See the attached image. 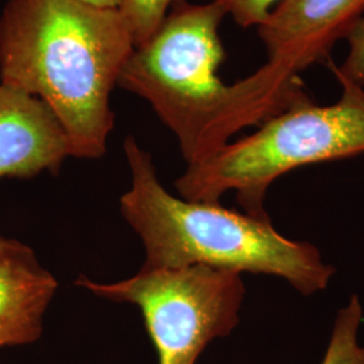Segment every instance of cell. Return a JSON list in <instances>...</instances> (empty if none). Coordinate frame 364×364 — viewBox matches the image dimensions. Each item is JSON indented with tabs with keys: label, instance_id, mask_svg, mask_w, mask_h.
Listing matches in <instances>:
<instances>
[{
	"label": "cell",
	"instance_id": "cell-1",
	"mask_svg": "<svg viewBox=\"0 0 364 364\" xmlns=\"http://www.w3.org/2000/svg\"><path fill=\"white\" fill-rule=\"evenodd\" d=\"M134 49L117 9L10 0L0 15V84L52 111L69 156L99 159L115 126L111 95Z\"/></svg>",
	"mask_w": 364,
	"mask_h": 364
},
{
	"label": "cell",
	"instance_id": "cell-2",
	"mask_svg": "<svg viewBox=\"0 0 364 364\" xmlns=\"http://www.w3.org/2000/svg\"><path fill=\"white\" fill-rule=\"evenodd\" d=\"M225 16L212 1L174 4L156 34L132 50L117 80L176 135L186 166L208 161L239 131L313 102L306 92L279 85L262 66L237 82H223L219 27Z\"/></svg>",
	"mask_w": 364,
	"mask_h": 364
},
{
	"label": "cell",
	"instance_id": "cell-3",
	"mask_svg": "<svg viewBox=\"0 0 364 364\" xmlns=\"http://www.w3.org/2000/svg\"><path fill=\"white\" fill-rule=\"evenodd\" d=\"M123 149L131 185L120 197V212L144 245L142 267L200 264L273 275L302 296L329 287L336 270L326 263L320 248L284 236L270 218L171 195L159 181L150 153L134 136L124 139Z\"/></svg>",
	"mask_w": 364,
	"mask_h": 364
},
{
	"label": "cell",
	"instance_id": "cell-4",
	"mask_svg": "<svg viewBox=\"0 0 364 364\" xmlns=\"http://www.w3.org/2000/svg\"><path fill=\"white\" fill-rule=\"evenodd\" d=\"M341 95L333 105H296L230 142L208 161L186 166L176 181L182 198L220 203L235 192L245 213L270 218L266 197L278 178L308 165L364 153V88L335 76Z\"/></svg>",
	"mask_w": 364,
	"mask_h": 364
},
{
	"label": "cell",
	"instance_id": "cell-5",
	"mask_svg": "<svg viewBox=\"0 0 364 364\" xmlns=\"http://www.w3.org/2000/svg\"><path fill=\"white\" fill-rule=\"evenodd\" d=\"M75 285L100 299L138 306L158 364H196L213 340L234 332L246 297L242 274L200 264L141 267L117 282L80 274Z\"/></svg>",
	"mask_w": 364,
	"mask_h": 364
},
{
	"label": "cell",
	"instance_id": "cell-6",
	"mask_svg": "<svg viewBox=\"0 0 364 364\" xmlns=\"http://www.w3.org/2000/svg\"><path fill=\"white\" fill-rule=\"evenodd\" d=\"M364 15V0H282L258 28L266 66L285 84L301 82V72L329 63L340 39Z\"/></svg>",
	"mask_w": 364,
	"mask_h": 364
},
{
	"label": "cell",
	"instance_id": "cell-7",
	"mask_svg": "<svg viewBox=\"0 0 364 364\" xmlns=\"http://www.w3.org/2000/svg\"><path fill=\"white\" fill-rule=\"evenodd\" d=\"M69 147L52 111L39 99L0 84V180L58 174Z\"/></svg>",
	"mask_w": 364,
	"mask_h": 364
},
{
	"label": "cell",
	"instance_id": "cell-8",
	"mask_svg": "<svg viewBox=\"0 0 364 364\" xmlns=\"http://www.w3.org/2000/svg\"><path fill=\"white\" fill-rule=\"evenodd\" d=\"M58 281L34 250L0 234V347L36 343Z\"/></svg>",
	"mask_w": 364,
	"mask_h": 364
},
{
	"label": "cell",
	"instance_id": "cell-9",
	"mask_svg": "<svg viewBox=\"0 0 364 364\" xmlns=\"http://www.w3.org/2000/svg\"><path fill=\"white\" fill-rule=\"evenodd\" d=\"M363 306L358 294L338 309L321 364H364V346L359 343Z\"/></svg>",
	"mask_w": 364,
	"mask_h": 364
},
{
	"label": "cell",
	"instance_id": "cell-10",
	"mask_svg": "<svg viewBox=\"0 0 364 364\" xmlns=\"http://www.w3.org/2000/svg\"><path fill=\"white\" fill-rule=\"evenodd\" d=\"M183 0H120L117 7L130 30L134 46L146 43L164 23L171 7Z\"/></svg>",
	"mask_w": 364,
	"mask_h": 364
},
{
	"label": "cell",
	"instance_id": "cell-11",
	"mask_svg": "<svg viewBox=\"0 0 364 364\" xmlns=\"http://www.w3.org/2000/svg\"><path fill=\"white\" fill-rule=\"evenodd\" d=\"M350 50L346 61L341 65L328 63L335 76L346 78L353 84L364 88V15L352 27L346 37Z\"/></svg>",
	"mask_w": 364,
	"mask_h": 364
},
{
	"label": "cell",
	"instance_id": "cell-12",
	"mask_svg": "<svg viewBox=\"0 0 364 364\" xmlns=\"http://www.w3.org/2000/svg\"><path fill=\"white\" fill-rule=\"evenodd\" d=\"M218 3L227 15L242 27L259 26L264 18L282 0H208Z\"/></svg>",
	"mask_w": 364,
	"mask_h": 364
},
{
	"label": "cell",
	"instance_id": "cell-13",
	"mask_svg": "<svg viewBox=\"0 0 364 364\" xmlns=\"http://www.w3.org/2000/svg\"><path fill=\"white\" fill-rule=\"evenodd\" d=\"M88 4L102 7V9H117L120 4V0H82Z\"/></svg>",
	"mask_w": 364,
	"mask_h": 364
}]
</instances>
